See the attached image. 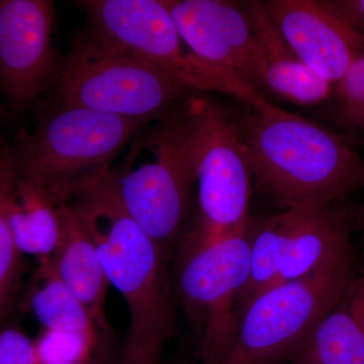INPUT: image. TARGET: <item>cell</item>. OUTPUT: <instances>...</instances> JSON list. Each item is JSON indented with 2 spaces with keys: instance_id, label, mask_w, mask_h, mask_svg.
Returning a JSON list of instances; mask_svg holds the SVG:
<instances>
[{
  "instance_id": "1",
  "label": "cell",
  "mask_w": 364,
  "mask_h": 364,
  "mask_svg": "<svg viewBox=\"0 0 364 364\" xmlns=\"http://www.w3.org/2000/svg\"><path fill=\"white\" fill-rule=\"evenodd\" d=\"M227 105L258 191L282 210L364 188V159L342 136L260 95Z\"/></svg>"
},
{
  "instance_id": "2",
  "label": "cell",
  "mask_w": 364,
  "mask_h": 364,
  "mask_svg": "<svg viewBox=\"0 0 364 364\" xmlns=\"http://www.w3.org/2000/svg\"><path fill=\"white\" fill-rule=\"evenodd\" d=\"M97 247L105 275L123 296L129 327L123 350L163 352L176 329L162 250L124 210L111 173L67 203Z\"/></svg>"
},
{
  "instance_id": "3",
  "label": "cell",
  "mask_w": 364,
  "mask_h": 364,
  "mask_svg": "<svg viewBox=\"0 0 364 364\" xmlns=\"http://www.w3.org/2000/svg\"><path fill=\"white\" fill-rule=\"evenodd\" d=\"M193 95L139 132L111 171L124 210L166 253L186 222L196 183Z\"/></svg>"
},
{
  "instance_id": "4",
  "label": "cell",
  "mask_w": 364,
  "mask_h": 364,
  "mask_svg": "<svg viewBox=\"0 0 364 364\" xmlns=\"http://www.w3.org/2000/svg\"><path fill=\"white\" fill-rule=\"evenodd\" d=\"M151 123L49 102L33 130L11 145L14 165L65 205L104 181L134 136Z\"/></svg>"
},
{
  "instance_id": "5",
  "label": "cell",
  "mask_w": 364,
  "mask_h": 364,
  "mask_svg": "<svg viewBox=\"0 0 364 364\" xmlns=\"http://www.w3.org/2000/svg\"><path fill=\"white\" fill-rule=\"evenodd\" d=\"M354 267L353 251L256 294L239 312L236 342L224 364L289 363L355 279Z\"/></svg>"
},
{
  "instance_id": "6",
  "label": "cell",
  "mask_w": 364,
  "mask_h": 364,
  "mask_svg": "<svg viewBox=\"0 0 364 364\" xmlns=\"http://www.w3.org/2000/svg\"><path fill=\"white\" fill-rule=\"evenodd\" d=\"M193 90L167 72L142 60L107 51L76 37L49 102L154 122Z\"/></svg>"
},
{
  "instance_id": "7",
  "label": "cell",
  "mask_w": 364,
  "mask_h": 364,
  "mask_svg": "<svg viewBox=\"0 0 364 364\" xmlns=\"http://www.w3.org/2000/svg\"><path fill=\"white\" fill-rule=\"evenodd\" d=\"M249 267L248 227L217 240L184 243L177 291L202 364H224L233 350L239 327L238 298Z\"/></svg>"
},
{
  "instance_id": "8",
  "label": "cell",
  "mask_w": 364,
  "mask_h": 364,
  "mask_svg": "<svg viewBox=\"0 0 364 364\" xmlns=\"http://www.w3.org/2000/svg\"><path fill=\"white\" fill-rule=\"evenodd\" d=\"M72 4L85 14L79 39L147 62L193 91L226 92V74L184 51L165 0H80Z\"/></svg>"
},
{
  "instance_id": "9",
  "label": "cell",
  "mask_w": 364,
  "mask_h": 364,
  "mask_svg": "<svg viewBox=\"0 0 364 364\" xmlns=\"http://www.w3.org/2000/svg\"><path fill=\"white\" fill-rule=\"evenodd\" d=\"M193 100L198 217L186 240L210 242L247 229L252 172L227 105Z\"/></svg>"
},
{
  "instance_id": "10",
  "label": "cell",
  "mask_w": 364,
  "mask_h": 364,
  "mask_svg": "<svg viewBox=\"0 0 364 364\" xmlns=\"http://www.w3.org/2000/svg\"><path fill=\"white\" fill-rule=\"evenodd\" d=\"M55 18L50 0H0V95L16 109L35 104L61 75Z\"/></svg>"
},
{
  "instance_id": "11",
  "label": "cell",
  "mask_w": 364,
  "mask_h": 364,
  "mask_svg": "<svg viewBox=\"0 0 364 364\" xmlns=\"http://www.w3.org/2000/svg\"><path fill=\"white\" fill-rule=\"evenodd\" d=\"M263 4L296 57L332 85L364 54L363 38L318 0H267Z\"/></svg>"
},
{
  "instance_id": "12",
  "label": "cell",
  "mask_w": 364,
  "mask_h": 364,
  "mask_svg": "<svg viewBox=\"0 0 364 364\" xmlns=\"http://www.w3.org/2000/svg\"><path fill=\"white\" fill-rule=\"evenodd\" d=\"M343 200L299 205L275 215L282 247L277 282L305 277L353 252L355 208Z\"/></svg>"
},
{
  "instance_id": "13",
  "label": "cell",
  "mask_w": 364,
  "mask_h": 364,
  "mask_svg": "<svg viewBox=\"0 0 364 364\" xmlns=\"http://www.w3.org/2000/svg\"><path fill=\"white\" fill-rule=\"evenodd\" d=\"M265 60V90L291 104L315 107L331 95L333 85L321 78L287 45L263 1L241 2Z\"/></svg>"
},
{
  "instance_id": "14",
  "label": "cell",
  "mask_w": 364,
  "mask_h": 364,
  "mask_svg": "<svg viewBox=\"0 0 364 364\" xmlns=\"http://www.w3.org/2000/svg\"><path fill=\"white\" fill-rule=\"evenodd\" d=\"M50 258L59 279L85 305L100 331L105 334L109 280L95 242L67 203L60 205V238L56 250Z\"/></svg>"
},
{
  "instance_id": "15",
  "label": "cell",
  "mask_w": 364,
  "mask_h": 364,
  "mask_svg": "<svg viewBox=\"0 0 364 364\" xmlns=\"http://www.w3.org/2000/svg\"><path fill=\"white\" fill-rule=\"evenodd\" d=\"M289 364H364V273L318 321Z\"/></svg>"
},
{
  "instance_id": "16",
  "label": "cell",
  "mask_w": 364,
  "mask_h": 364,
  "mask_svg": "<svg viewBox=\"0 0 364 364\" xmlns=\"http://www.w3.org/2000/svg\"><path fill=\"white\" fill-rule=\"evenodd\" d=\"M6 215L21 255L51 257L60 238V205L44 188L16 171L6 196Z\"/></svg>"
},
{
  "instance_id": "17",
  "label": "cell",
  "mask_w": 364,
  "mask_h": 364,
  "mask_svg": "<svg viewBox=\"0 0 364 364\" xmlns=\"http://www.w3.org/2000/svg\"><path fill=\"white\" fill-rule=\"evenodd\" d=\"M28 306L42 330L104 334L85 305L59 279L50 257L38 259Z\"/></svg>"
},
{
  "instance_id": "18",
  "label": "cell",
  "mask_w": 364,
  "mask_h": 364,
  "mask_svg": "<svg viewBox=\"0 0 364 364\" xmlns=\"http://www.w3.org/2000/svg\"><path fill=\"white\" fill-rule=\"evenodd\" d=\"M16 174L11 145L0 136V324L13 299L23 256L14 243L6 215V196Z\"/></svg>"
},
{
  "instance_id": "19",
  "label": "cell",
  "mask_w": 364,
  "mask_h": 364,
  "mask_svg": "<svg viewBox=\"0 0 364 364\" xmlns=\"http://www.w3.org/2000/svg\"><path fill=\"white\" fill-rule=\"evenodd\" d=\"M328 116L341 130L364 134V54L333 85Z\"/></svg>"
},
{
  "instance_id": "20",
  "label": "cell",
  "mask_w": 364,
  "mask_h": 364,
  "mask_svg": "<svg viewBox=\"0 0 364 364\" xmlns=\"http://www.w3.org/2000/svg\"><path fill=\"white\" fill-rule=\"evenodd\" d=\"M100 332L42 330L33 339L38 364H87L98 359Z\"/></svg>"
},
{
  "instance_id": "21",
  "label": "cell",
  "mask_w": 364,
  "mask_h": 364,
  "mask_svg": "<svg viewBox=\"0 0 364 364\" xmlns=\"http://www.w3.org/2000/svg\"><path fill=\"white\" fill-rule=\"evenodd\" d=\"M0 364H38L33 339L18 328L1 330Z\"/></svg>"
},
{
  "instance_id": "22",
  "label": "cell",
  "mask_w": 364,
  "mask_h": 364,
  "mask_svg": "<svg viewBox=\"0 0 364 364\" xmlns=\"http://www.w3.org/2000/svg\"><path fill=\"white\" fill-rule=\"evenodd\" d=\"M333 16L364 39V0H318Z\"/></svg>"
},
{
  "instance_id": "23",
  "label": "cell",
  "mask_w": 364,
  "mask_h": 364,
  "mask_svg": "<svg viewBox=\"0 0 364 364\" xmlns=\"http://www.w3.org/2000/svg\"><path fill=\"white\" fill-rule=\"evenodd\" d=\"M355 220L358 229H364V205L355 208Z\"/></svg>"
},
{
  "instance_id": "24",
  "label": "cell",
  "mask_w": 364,
  "mask_h": 364,
  "mask_svg": "<svg viewBox=\"0 0 364 364\" xmlns=\"http://www.w3.org/2000/svg\"><path fill=\"white\" fill-rule=\"evenodd\" d=\"M52 364H69V363H52ZM87 364H100V359H97V360L92 361V363Z\"/></svg>"
},
{
  "instance_id": "25",
  "label": "cell",
  "mask_w": 364,
  "mask_h": 364,
  "mask_svg": "<svg viewBox=\"0 0 364 364\" xmlns=\"http://www.w3.org/2000/svg\"><path fill=\"white\" fill-rule=\"evenodd\" d=\"M0 112H1V107H0Z\"/></svg>"
}]
</instances>
